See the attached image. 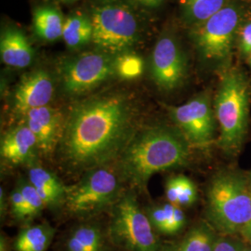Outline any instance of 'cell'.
I'll use <instances>...</instances> for the list:
<instances>
[{
	"mask_svg": "<svg viewBox=\"0 0 251 251\" xmlns=\"http://www.w3.org/2000/svg\"><path fill=\"white\" fill-rule=\"evenodd\" d=\"M137 112L123 93L96 95L76 102L66 117L58 152L71 172L86 171L117 161L137 128Z\"/></svg>",
	"mask_w": 251,
	"mask_h": 251,
	"instance_id": "obj_1",
	"label": "cell"
},
{
	"mask_svg": "<svg viewBox=\"0 0 251 251\" xmlns=\"http://www.w3.org/2000/svg\"><path fill=\"white\" fill-rule=\"evenodd\" d=\"M190 149L191 144L176 126L138 129L116 161L117 174L130 187L144 190L155 173L185 166Z\"/></svg>",
	"mask_w": 251,
	"mask_h": 251,
	"instance_id": "obj_2",
	"label": "cell"
},
{
	"mask_svg": "<svg viewBox=\"0 0 251 251\" xmlns=\"http://www.w3.org/2000/svg\"><path fill=\"white\" fill-rule=\"evenodd\" d=\"M251 101V81L242 70L230 67L221 73L214 113L220 130L217 144L227 156H236L246 142Z\"/></svg>",
	"mask_w": 251,
	"mask_h": 251,
	"instance_id": "obj_3",
	"label": "cell"
},
{
	"mask_svg": "<svg viewBox=\"0 0 251 251\" xmlns=\"http://www.w3.org/2000/svg\"><path fill=\"white\" fill-rule=\"evenodd\" d=\"M206 222L221 235H236L251 222V184L247 173L218 171L206 189Z\"/></svg>",
	"mask_w": 251,
	"mask_h": 251,
	"instance_id": "obj_4",
	"label": "cell"
},
{
	"mask_svg": "<svg viewBox=\"0 0 251 251\" xmlns=\"http://www.w3.org/2000/svg\"><path fill=\"white\" fill-rule=\"evenodd\" d=\"M243 17L242 6L230 1L213 16L191 28V38L203 63L221 73L231 67Z\"/></svg>",
	"mask_w": 251,
	"mask_h": 251,
	"instance_id": "obj_5",
	"label": "cell"
},
{
	"mask_svg": "<svg viewBox=\"0 0 251 251\" xmlns=\"http://www.w3.org/2000/svg\"><path fill=\"white\" fill-rule=\"evenodd\" d=\"M111 209L109 237L114 245L125 251H164L133 190L122 193Z\"/></svg>",
	"mask_w": 251,
	"mask_h": 251,
	"instance_id": "obj_6",
	"label": "cell"
},
{
	"mask_svg": "<svg viewBox=\"0 0 251 251\" xmlns=\"http://www.w3.org/2000/svg\"><path fill=\"white\" fill-rule=\"evenodd\" d=\"M121 179L108 166L83 173L81 179L67 186L64 206L71 215L87 217L112 208L120 197Z\"/></svg>",
	"mask_w": 251,
	"mask_h": 251,
	"instance_id": "obj_7",
	"label": "cell"
},
{
	"mask_svg": "<svg viewBox=\"0 0 251 251\" xmlns=\"http://www.w3.org/2000/svg\"><path fill=\"white\" fill-rule=\"evenodd\" d=\"M92 43L99 51L119 56L128 53L140 38L138 19L125 5L107 3L92 11Z\"/></svg>",
	"mask_w": 251,
	"mask_h": 251,
	"instance_id": "obj_8",
	"label": "cell"
},
{
	"mask_svg": "<svg viewBox=\"0 0 251 251\" xmlns=\"http://www.w3.org/2000/svg\"><path fill=\"white\" fill-rule=\"evenodd\" d=\"M59 73L63 92L81 96L117 75V56L101 51L81 53L63 62Z\"/></svg>",
	"mask_w": 251,
	"mask_h": 251,
	"instance_id": "obj_9",
	"label": "cell"
},
{
	"mask_svg": "<svg viewBox=\"0 0 251 251\" xmlns=\"http://www.w3.org/2000/svg\"><path fill=\"white\" fill-rule=\"evenodd\" d=\"M168 109L173 123L191 145L205 147L214 142L218 124L207 92Z\"/></svg>",
	"mask_w": 251,
	"mask_h": 251,
	"instance_id": "obj_10",
	"label": "cell"
},
{
	"mask_svg": "<svg viewBox=\"0 0 251 251\" xmlns=\"http://www.w3.org/2000/svg\"><path fill=\"white\" fill-rule=\"evenodd\" d=\"M151 75L154 84L163 91L179 89L187 76V61L174 37L159 38L151 58Z\"/></svg>",
	"mask_w": 251,
	"mask_h": 251,
	"instance_id": "obj_11",
	"label": "cell"
},
{
	"mask_svg": "<svg viewBox=\"0 0 251 251\" xmlns=\"http://www.w3.org/2000/svg\"><path fill=\"white\" fill-rule=\"evenodd\" d=\"M53 93V80L49 73L43 69L28 73L22 77L13 92V112L23 117L33 109L47 106Z\"/></svg>",
	"mask_w": 251,
	"mask_h": 251,
	"instance_id": "obj_12",
	"label": "cell"
},
{
	"mask_svg": "<svg viewBox=\"0 0 251 251\" xmlns=\"http://www.w3.org/2000/svg\"><path fill=\"white\" fill-rule=\"evenodd\" d=\"M23 119V123L36 135L40 154H52L58 149L64 132L66 117L63 113L47 105L27 112Z\"/></svg>",
	"mask_w": 251,
	"mask_h": 251,
	"instance_id": "obj_13",
	"label": "cell"
},
{
	"mask_svg": "<svg viewBox=\"0 0 251 251\" xmlns=\"http://www.w3.org/2000/svg\"><path fill=\"white\" fill-rule=\"evenodd\" d=\"M39 153L36 135L25 123L10 128L2 136L1 159L10 167L33 165Z\"/></svg>",
	"mask_w": 251,
	"mask_h": 251,
	"instance_id": "obj_14",
	"label": "cell"
},
{
	"mask_svg": "<svg viewBox=\"0 0 251 251\" xmlns=\"http://www.w3.org/2000/svg\"><path fill=\"white\" fill-rule=\"evenodd\" d=\"M1 61L9 67L24 69L35 59V50L25 33L15 26L5 27L0 36Z\"/></svg>",
	"mask_w": 251,
	"mask_h": 251,
	"instance_id": "obj_15",
	"label": "cell"
},
{
	"mask_svg": "<svg viewBox=\"0 0 251 251\" xmlns=\"http://www.w3.org/2000/svg\"><path fill=\"white\" fill-rule=\"evenodd\" d=\"M34 165L28 171V179L43 200L46 207L58 208L64 206L67 186L53 172Z\"/></svg>",
	"mask_w": 251,
	"mask_h": 251,
	"instance_id": "obj_16",
	"label": "cell"
},
{
	"mask_svg": "<svg viewBox=\"0 0 251 251\" xmlns=\"http://www.w3.org/2000/svg\"><path fill=\"white\" fill-rule=\"evenodd\" d=\"M102 229L96 224H84L68 233L64 251H105L106 241Z\"/></svg>",
	"mask_w": 251,
	"mask_h": 251,
	"instance_id": "obj_17",
	"label": "cell"
},
{
	"mask_svg": "<svg viewBox=\"0 0 251 251\" xmlns=\"http://www.w3.org/2000/svg\"><path fill=\"white\" fill-rule=\"evenodd\" d=\"M219 233L207 222L194 225L181 239L164 251H213Z\"/></svg>",
	"mask_w": 251,
	"mask_h": 251,
	"instance_id": "obj_18",
	"label": "cell"
},
{
	"mask_svg": "<svg viewBox=\"0 0 251 251\" xmlns=\"http://www.w3.org/2000/svg\"><path fill=\"white\" fill-rule=\"evenodd\" d=\"M64 22L60 10L52 6H40L33 13V27L36 36L47 42L63 37Z\"/></svg>",
	"mask_w": 251,
	"mask_h": 251,
	"instance_id": "obj_19",
	"label": "cell"
},
{
	"mask_svg": "<svg viewBox=\"0 0 251 251\" xmlns=\"http://www.w3.org/2000/svg\"><path fill=\"white\" fill-rule=\"evenodd\" d=\"M55 229L49 224L27 226L20 231L15 241V251H46L52 242Z\"/></svg>",
	"mask_w": 251,
	"mask_h": 251,
	"instance_id": "obj_20",
	"label": "cell"
},
{
	"mask_svg": "<svg viewBox=\"0 0 251 251\" xmlns=\"http://www.w3.org/2000/svg\"><path fill=\"white\" fill-rule=\"evenodd\" d=\"M93 26L91 18L81 13L65 19L63 38L66 46L72 50L81 49L92 42Z\"/></svg>",
	"mask_w": 251,
	"mask_h": 251,
	"instance_id": "obj_21",
	"label": "cell"
},
{
	"mask_svg": "<svg viewBox=\"0 0 251 251\" xmlns=\"http://www.w3.org/2000/svg\"><path fill=\"white\" fill-rule=\"evenodd\" d=\"M229 2L230 0H179L182 18L191 27L210 18Z\"/></svg>",
	"mask_w": 251,
	"mask_h": 251,
	"instance_id": "obj_22",
	"label": "cell"
},
{
	"mask_svg": "<svg viewBox=\"0 0 251 251\" xmlns=\"http://www.w3.org/2000/svg\"><path fill=\"white\" fill-rule=\"evenodd\" d=\"M165 194L169 203L179 207L194 205L198 197L195 182L184 175L169 178L165 185Z\"/></svg>",
	"mask_w": 251,
	"mask_h": 251,
	"instance_id": "obj_23",
	"label": "cell"
},
{
	"mask_svg": "<svg viewBox=\"0 0 251 251\" xmlns=\"http://www.w3.org/2000/svg\"><path fill=\"white\" fill-rule=\"evenodd\" d=\"M144 60L133 53L121 54L117 56V75L123 79H134L144 72Z\"/></svg>",
	"mask_w": 251,
	"mask_h": 251,
	"instance_id": "obj_24",
	"label": "cell"
},
{
	"mask_svg": "<svg viewBox=\"0 0 251 251\" xmlns=\"http://www.w3.org/2000/svg\"><path fill=\"white\" fill-rule=\"evenodd\" d=\"M175 206L173 204L167 203L164 205L150 206L147 209L146 214L155 232L168 235L169 226L171 224Z\"/></svg>",
	"mask_w": 251,
	"mask_h": 251,
	"instance_id": "obj_25",
	"label": "cell"
},
{
	"mask_svg": "<svg viewBox=\"0 0 251 251\" xmlns=\"http://www.w3.org/2000/svg\"><path fill=\"white\" fill-rule=\"evenodd\" d=\"M17 185L21 189V192L25 199V203L26 206L27 219L31 220L33 218H36L46 207L43 200L39 197L36 189L29 181L28 178H21L17 182Z\"/></svg>",
	"mask_w": 251,
	"mask_h": 251,
	"instance_id": "obj_26",
	"label": "cell"
},
{
	"mask_svg": "<svg viewBox=\"0 0 251 251\" xmlns=\"http://www.w3.org/2000/svg\"><path fill=\"white\" fill-rule=\"evenodd\" d=\"M9 207H10V213L13 216L14 219H16L19 222L27 221L26 206L25 203V199L23 197V194L21 192V189L18 185L15 186V188L12 190L9 198Z\"/></svg>",
	"mask_w": 251,
	"mask_h": 251,
	"instance_id": "obj_27",
	"label": "cell"
},
{
	"mask_svg": "<svg viewBox=\"0 0 251 251\" xmlns=\"http://www.w3.org/2000/svg\"><path fill=\"white\" fill-rule=\"evenodd\" d=\"M248 243L235 235L219 234L213 251H244Z\"/></svg>",
	"mask_w": 251,
	"mask_h": 251,
	"instance_id": "obj_28",
	"label": "cell"
},
{
	"mask_svg": "<svg viewBox=\"0 0 251 251\" xmlns=\"http://www.w3.org/2000/svg\"><path fill=\"white\" fill-rule=\"evenodd\" d=\"M236 43L241 57L248 59L251 54V21L243 24Z\"/></svg>",
	"mask_w": 251,
	"mask_h": 251,
	"instance_id": "obj_29",
	"label": "cell"
},
{
	"mask_svg": "<svg viewBox=\"0 0 251 251\" xmlns=\"http://www.w3.org/2000/svg\"><path fill=\"white\" fill-rule=\"evenodd\" d=\"M0 211H1V216H5L7 210H8V206H9V198H6L5 192L3 188L0 189Z\"/></svg>",
	"mask_w": 251,
	"mask_h": 251,
	"instance_id": "obj_30",
	"label": "cell"
},
{
	"mask_svg": "<svg viewBox=\"0 0 251 251\" xmlns=\"http://www.w3.org/2000/svg\"><path fill=\"white\" fill-rule=\"evenodd\" d=\"M141 5H143L146 8H150V9H154V8H158L161 5L165 3L166 0H137Z\"/></svg>",
	"mask_w": 251,
	"mask_h": 251,
	"instance_id": "obj_31",
	"label": "cell"
},
{
	"mask_svg": "<svg viewBox=\"0 0 251 251\" xmlns=\"http://www.w3.org/2000/svg\"><path fill=\"white\" fill-rule=\"evenodd\" d=\"M240 234L242 235V237L246 242L251 245V222L244 228V230Z\"/></svg>",
	"mask_w": 251,
	"mask_h": 251,
	"instance_id": "obj_32",
	"label": "cell"
},
{
	"mask_svg": "<svg viewBox=\"0 0 251 251\" xmlns=\"http://www.w3.org/2000/svg\"><path fill=\"white\" fill-rule=\"evenodd\" d=\"M0 251H10L9 242L7 238L3 235H1V239H0Z\"/></svg>",
	"mask_w": 251,
	"mask_h": 251,
	"instance_id": "obj_33",
	"label": "cell"
},
{
	"mask_svg": "<svg viewBox=\"0 0 251 251\" xmlns=\"http://www.w3.org/2000/svg\"><path fill=\"white\" fill-rule=\"evenodd\" d=\"M244 251H251V245H250V244H247V247L245 248Z\"/></svg>",
	"mask_w": 251,
	"mask_h": 251,
	"instance_id": "obj_34",
	"label": "cell"
},
{
	"mask_svg": "<svg viewBox=\"0 0 251 251\" xmlns=\"http://www.w3.org/2000/svg\"><path fill=\"white\" fill-rule=\"evenodd\" d=\"M60 1H62V2H64V3H72V2H75V1H77V0H60Z\"/></svg>",
	"mask_w": 251,
	"mask_h": 251,
	"instance_id": "obj_35",
	"label": "cell"
},
{
	"mask_svg": "<svg viewBox=\"0 0 251 251\" xmlns=\"http://www.w3.org/2000/svg\"><path fill=\"white\" fill-rule=\"evenodd\" d=\"M247 174H248V177H249V179H250V182H251V171L249 173H247Z\"/></svg>",
	"mask_w": 251,
	"mask_h": 251,
	"instance_id": "obj_36",
	"label": "cell"
},
{
	"mask_svg": "<svg viewBox=\"0 0 251 251\" xmlns=\"http://www.w3.org/2000/svg\"><path fill=\"white\" fill-rule=\"evenodd\" d=\"M248 60H249V63H250V65H251V56L248 58Z\"/></svg>",
	"mask_w": 251,
	"mask_h": 251,
	"instance_id": "obj_37",
	"label": "cell"
}]
</instances>
